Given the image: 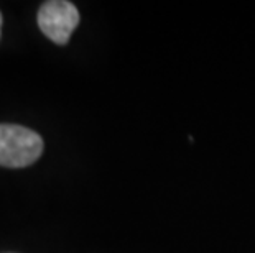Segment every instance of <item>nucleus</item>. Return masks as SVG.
<instances>
[{"label":"nucleus","instance_id":"nucleus-3","mask_svg":"<svg viewBox=\"0 0 255 253\" xmlns=\"http://www.w3.org/2000/svg\"><path fill=\"white\" fill-rule=\"evenodd\" d=\"M0 33H2V13H0Z\"/></svg>","mask_w":255,"mask_h":253},{"label":"nucleus","instance_id":"nucleus-1","mask_svg":"<svg viewBox=\"0 0 255 253\" xmlns=\"http://www.w3.org/2000/svg\"><path fill=\"white\" fill-rule=\"evenodd\" d=\"M43 153V138L21 125H0V166L25 168Z\"/></svg>","mask_w":255,"mask_h":253},{"label":"nucleus","instance_id":"nucleus-2","mask_svg":"<svg viewBox=\"0 0 255 253\" xmlns=\"http://www.w3.org/2000/svg\"><path fill=\"white\" fill-rule=\"evenodd\" d=\"M78 23L79 12L71 2L51 0L43 3L38 12L40 30L58 45H66Z\"/></svg>","mask_w":255,"mask_h":253}]
</instances>
